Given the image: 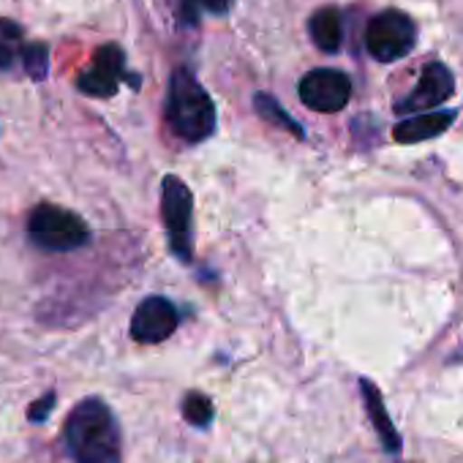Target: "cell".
Returning a JSON list of instances; mask_svg holds the SVG:
<instances>
[{"mask_svg":"<svg viewBox=\"0 0 463 463\" xmlns=\"http://www.w3.org/2000/svg\"><path fill=\"white\" fill-rule=\"evenodd\" d=\"M63 436L74 463H120V425L101 398L80 401L63 425Z\"/></svg>","mask_w":463,"mask_h":463,"instance_id":"obj_1","label":"cell"},{"mask_svg":"<svg viewBox=\"0 0 463 463\" xmlns=\"http://www.w3.org/2000/svg\"><path fill=\"white\" fill-rule=\"evenodd\" d=\"M166 123L175 137L202 142L215 131V104L188 69H177L169 82Z\"/></svg>","mask_w":463,"mask_h":463,"instance_id":"obj_2","label":"cell"},{"mask_svg":"<svg viewBox=\"0 0 463 463\" xmlns=\"http://www.w3.org/2000/svg\"><path fill=\"white\" fill-rule=\"evenodd\" d=\"M28 238L42 251L66 254L90 241V229L77 213L52 202H42L28 215Z\"/></svg>","mask_w":463,"mask_h":463,"instance_id":"obj_3","label":"cell"},{"mask_svg":"<svg viewBox=\"0 0 463 463\" xmlns=\"http://www.w3.org/2000/svg\"><path fill=\"white\" fill-rule=\"evenodd\" d=\"M161 218L169 238V249L180 262L194 260V196L177 175L161 180Z\"/></svg>","mask_w":463,"mask_h":463,"instance_id":"obj_4","label":"cell"},{"mask_svg":"<svg viewBox=\"0 0 463 463\" xmlns=\"http://www.w3.org/2000/svg\"><path fill=\"white\" fill-rule=\"evenodd\" d=\"M417 28L409 14L390 9L376 14L365 28V50L379 63H395L414 50Z\"/></svg>","mask_w":463,"mask_h":463,"instance_id":"obj_5","label":"cell"},{"mask_svg":"<svg viewBox=\"0 0 463 463\" xmlns=\"http://www.w3.org/2000/svg\"><path fill=\"white\" fill-rule=\"evenodd\" d=\"M300 101L314 112H341L352 99V80L338 69H314L300 80Z\"/></svg>","mask_w":463,"mask_h":463,"instance_id":"obj_6","label":"cell"},{"mask_svg":"<svg viewBox=\"0 0 463 463\" xmlns=\"http://www.w3.org/2000/svg\"><path fill=\"white\" fill-rule=\"evenodd\" d=\"M128 80V85L139 88V77L134 74H126V55L118 44H104L96 58H93V66L80 77L77 88L85 93V96H96V99H109L118 93V85L120 80Z\"/></svg>","mask_w":463,"mask_h":463,"instance_id":"obj_7","label":"cell"},{"mask_svg":"<svg viewBox=\"0 0 463 463\" xmlns=\"http://www.w3.org/2000/svg\"><path fill=\"white\" fill-rule=\"evenodd\" d=\"M177 325H180V314H177L175 303L161 298V295H153V298H145L134 308L131 338L137 344H145V346L164 344L177 330Z\"/></svg>","mask_w":463,"mask_h":463,"instance_id":"obj_8","label":"cell"},{"mask_svg":"<svg viewBox=\"0 0 463 463\" xmlns=\"http://www.w3.org/2000/svg\"><path fill=\"white\" fill-rule=\"evenodd\" d=\"M455 90V80L444 63H428L414 85V90L395 104V112H430L441 107Z\"/></svg>","mask_w":463,"mask_h":463,"instance_id":"obj_9","label":"cell"},{"mask_svg":"<svg viewBox=\"0 0 463 463\" xmlns=\"http://www.w3.org/2000/svg\"><path fill=\"white\" fill-rule=\"evenodd\" d=\"M455 112L452 109H441V112H422V115H411L406 120H401L392 128V139L401 145H417L425 139H433L439 134H444L452 123H455Z\"/></svg>","mask_w":463,"mask_h":463,"instance_id":"obj_10","label":"cell"},{"mask_svg":"<svg viewBox=\"0 0 463 463\" xmlns=\"http://www.w3.org/2000/svg\"><path fill=\"white\" fill-rule=\"evenodd\" d=\"M360 390H363L365 409H368V414H371V422H373V428H376V433H379L384 449H387V452H398V449H401V436H398V430H395V425H392V420H390V414H387V409H384L382 392H379L376 384L368 382V379L360 382Z\"/></svg>","mask_w":463,"mask_h":463,"instance_id":"obj_11","label":"cell"},{"mask_svg":"<svg viewBox=\"0 0 463 463\" xmlns=\"http://www.w3.org/2000/svg\"><path fill=\"white\" fill-rule=\"evenodd\" d=\"M308 31H311L314 44H317L322 52L333 55V52H338V50H341V42H344V25H341V14H338V9H319V12L311 17Z\"/></svg>","mask_w":463,"mask_h":463,"instance_id":"obj_12","label":"cell"},{"mask_svg":"<svg viewBox=\"0 0 463 463\" xmlns=\"http://www.w3.org/2000/svg\"><path fill=\"white\" fill-rule=\"evenodd\" d=\"M254 107H257V112H260L268 123H276V126L287 128V131H289V134H295L298 139H303V137H306V134H303V126H300L289 112H284V107H281L273 96H268V93H257Z\"/></svg>","mask_w":463,"mask_h":463,"instance_id":"obj_13","label":"cell"},{"mask_svg":"<svg viewBox=\"0 0 463 463\" xmlns=\"http://www.w3.org/2000/svg\"><path fill=\"white\" fill-rule=\"evenodd\" d=\"M183 417L188 425L194 428H210L213 420H215V409H213V401L204 395V392H188L183 398Z\"/></svg>","mask_w":463,"mask_h":463,"instance_id":"obj_14","label":"cell"},{"mask_svg":"<svg viewBox=\"0 0 463 463\" xmlns=\"http://www.w3.org/2000/svg\"><path fill=\"white\" fill-rule=\"evenodd\" d=\"M23 66H25V71L36 82L47 80V74H50V50L44 44H28V47H23Z\"/></svg>","mask_w":463,"mask_h":463,"instance_id":"obj_15","label":"cell"},{"mask_svg":"<svg viewBox=\"0 0 463 463\" xmlns=\"http://www.w3.org/2000/svg\"><path fill=\"white\" fill-rule=\"evenodd\" d=\"M232 6V0H183V9H180V20L185 25H196V14L199 9L213 12V14H226Z\"/></svg>","mask_w":463,"mask_h":463,"instance_id":"obj_16","label":"cell"},{"mask_svg":"<svg viewBox=\"0 0 463 463\" xmlns=\"http://www.w3.org/2000/svg\"><path fill=\"white\" fill-rule=\"evenodd\" d=\"M52 409H55V392L50 390V392H44L36 403H31L28 417H31V422H44V420L50 417Z\"/></svg>","mask_w":463,"mask_h":463,"instance_id":"obj_17","label":"cell"},{"mask_svg":"<svg viewBox=\"0 0 463 463\" xmlns=\"http://www.w3.org/2000/svg\"><path fill=\"white\" fill-rule=\"evenodd\" d=\"M0 39H6V42H20L23 39V31L9 23V20H0Z\"/></svg>","mask_w":463,"mask_h":463,"instance_id":"obj_18","label":"cell"},{"mask_svg":"<svg viewBox=\"0 0 463 463\" xmlns=\"http://www.w3.org/2000/svg\"><path fill=\"white\" fill-rule=\"evenodd\" d=\"M14 63V50L9 47V42L0 39V69H9Z\"/></svg>","mask_w":463,"mask_h":463,"instance_id":"obj_19","label":"cell"}]
</instances>
